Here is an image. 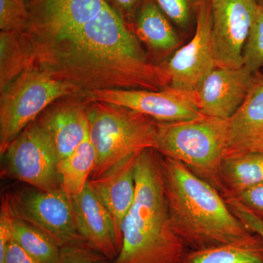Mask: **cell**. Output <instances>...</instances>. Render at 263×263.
I'll return each instance as SVG.
<instances>
[{"mask_svg":"<svg viewBox=\"0 0 263 263\" xmlns=\"http://www.w3.org/2000/svg\"><path fill=\"white\" fill-rule=\"evenodd\" d=\"M33 62L84 95L101 89L160 91L170 86L164 67L149 62L138 38L108 4Z\"/></svg>","mask_w":263,"mask_h":263,"instance_id":"cell-1","label":"cell"},{"mask_svg":"<svg viewBox=\"0 0 263 263\" xmlns=\"http://www.w3.org/2000/svg\"><path fill=\"white\" fill-rule=\"evenodd\" d=\"M162 171L171 224L186 249L262 240L235 216L217 190L181 162L162 155Z\"/></svg>","mask_w":263,"mask_h":263,"instance_id":"cell-2","label":"cell"},{"mask_svg":"<svg viewBox=\"0 0 263 263\" xmlns=\"http://www.w3.org/2000/svg\"><path fill=\"white\" fill-rule=\"evenodd\" d=\"M135 180L136 197L123 221L122 247L113 263H181L188 250L171 224L158 151L138 154Z\"/></svg>","mask_w":263,"mask_h":263,"instance_id":"cell-3","label":"cell"},{"mask_svg":"<svg viewBox=\"0 0 263 263\" xmlns=\"http://www.w3.org/2000/svg\"><path fill=\"white\" fill-rule=\"evenodd\" d=\"M86 102L90 141L96 153L90 179L103 176L121 161L147 148L157 150V122L129 109Z\"/></svg>","mask_w":263,"mask_h":263,"instance_id":"cell-4","label":"cell"},{"mask_svg":"<svg viewBox=\"0 0 263 263\" xmlns=\"http://www.w3.org/2000/svg\"><path fill=\"white\" fill-rule=\"evenodd\" d=\"M228 120L203 117L184 122H157V151L181 162L221 193Z\"/></svg>","mask_w":263,"mask_h":263,"instance_id":"cell-5","label":"cell"},{"mask_svg":"<svg viewBox=\"0 0 263 263\" xmlns=\"http://www.w3.org/2000/svg\"><path fill=\"white\" fill-rule=\"evenodd\" d=\"M84 96L76 86L64 82L41 67L30 65L1 90L0 154L44 110L60 98Z\"/></svg>","mask_w":263,"mask_h":263,"instance_id":"cell-6","label":"cell"},{"mask_svg":"<svg viewBox=\"0 0 263 263\" xmlns=\"http://www.w3.org/2000/svg\"><path fill=\"white\" fill-rule=\"evenodd\" d=\"M28 21L24 34L33 57L70 37L108 5L105 0H26Z\"/></svg>","mask_w":263,"mask_h":263,"instance_id":"cell-7","label":"cell"},{"mask_svg":"<svg viewBox=\"0 0 263 263\" xmlns=\"http://www.w3.org/2000/svg\"><path fill=\"white\" fill-rule=\"evenodd\" d=\"M2 157L4 158L2 175L43 191L61 187L56 148L39 119L19 134Z\"/></svg>","mask_w":263,"mask_h":263,"instance_id":"cell-8","label":"cell"},{"mask_svg":"<svg viewBox=\"0 0 263 263\" xmlns=\"http://www.w3.org/2000/svg\"><path fill=\"white\" fill-rule=\"evenodd\" d=\"M5 195L15 218L42 230L60 248L86 242L78 228L71 197L62 187L51 191L27 188Z\"/></svg>","mask_w":263,"mask_h":263,"instance_id":"cell-9","label":"cell"},{"mask_svg":"<svg viewBox=\"0 0 263 263\" xmlns=\"http://www.w3.org/2000/svg\"><path fill=\"white\" fill-rule=\"evenodd\" d=\"M86 101L103 102L143 114L159 122H179L205 117L195 91L168 86L160 91L101 89L84 95Z\"/></svg>","mask_w":263,"mask_h":263,"instance_id":"cell-10","label":"cell"},{"mask_svg":"<svg viewBox=\"0 0 263 263\" xmlns=\"http://www.w3.org/2000/svg\"><path fill=\"white\" fill-rule=\"evenodd\" d=\"M197 26L191 41L173 55L164 68L170 86L195 91L216 65L210 0L197 5Z\"/></svg>","mask_w":263,"mask_h":263,"instance_id":"cell-11","label":"cell"},{"mask_svg":"<svg viewBox=\"0 0 263 263\" xmlns=\"http://www.w3.org/2000/svg\"><path fill=\"white\" fill-rule=\"evenodd\" d=\"M216 65L238 69L243 66V51L257 0H210Z\"/></svg>","mask_w":263,"mask_h":263,"instance_id":"cell-12","label":"cell"},{"mask_svg":"<svg viewBox=\"0 0 263 263\" xmlns=\"http://www.w3.org/2000/svg\"><path fill=\"white\" fill-rule=\"evenodd\" d=\"M254 74L245 67H216L195 90L200 111L205 117L228 120L233 117L248 94Z\"/></svg>","mask_w":263,"mask_h":263,"instance_id":"cell-13","label":"cell"},{"mask_svg":"<svg viewBox=\"0 0 263 263\" xmlns=\"http://www.w3.org/2000/svg\"><path fill=\"white\" fill-rule=\"evenodd\" d=\"M139 153L129 156L115 164L103 176L88 181L90 187L111 216L119 253L122 243L123 221L130 210L136 197L135 166Z\"/></svg>","mask_w":263,"mask_h":263,"instance_id":"cell-14","label":"cell"},{"mask_svg":"<svg viewBox=\"0 0 263 263\" xmlns=\"http://www.w3.org/2000/svg\"><path fill=\"white\" fill-rule=\"evenodd\" d=\"M78 228L85 241L114 262L119 255L113 219L87 183L82 193L71 197Z\"/></svg>","mask_w":263,"mask_h":263,"instance_id":"cell-15","label":"cell"},{"mask_svg":"<svg viewBox=\"0 0 263 263\" xmlns=\"http://www.w3.org/2000/svg\"><path fill=\"white\" fill-rule=\"evenodd\" d=\"M226 155L254 152L263 143V72L254 74L245 101L228 119Z\"/></svg>","mask_w":263,"mask_h":263,"instance_id":"cell-16","label":"cell"},{"mask_svg":"<svg viewBox=\"0 0 263 263\" xmlns=\"http://www.w3.org/2000/svg\"><path fill=\"white\" fill-rule=\"evenodd\" d=\"M39 120L53 140L59 161L72 153L89 136L86 102L58 104L48 109Z\"/></svg>","mask_w":263,"mask_h":263,"instance_id":"cell-17","label":"cell"},{"mask_svg":"<svg viewBox=\"0 0 263 263\" xmlns=\"http://www.w3.org/2000/svg\"><path fill=\"white\" fill-rule=\"evenodd\" d=\"M223 190L221 195L237 196L254 185L263 182V154H238L223 159L221 167Z\"/></svg>","mask_w":263,"mask_h":263,"instance_id":"cell-18","label":"cell"},{"mask_svg":"<svg viewBox=\"0 0 263 263\" xmlns=\"http://www.w3.org/2000/svg\"><path fill=\"white\" fill-rule=\"evenodd\" d=\"M96 153L88 136L70 155L59 161L57 174L60 185L69 196L82 193L94 170Z\"/></svg>","mask_w":263,"mask_h":263,"instance_id":"cell-19","label":"cell"},{"mask_svg":"<svg viewBox=\"0 0 263 263\" xmlns=\"http://www.w3.org/2000/svg\"><path fill=\"white\" fill-rule=\"evenodd\" d=\"M137 33L142 41L157 51H172L181 43L168 19L152 0L142 6L137 21Z\"/></svg>","mask_w":263,"mask_h":263,"instance_id":"cell-20","label":"cell"},{"mask_svg":"<svg viewBox=\"0 0 263 263\" xmlns=\"http://www.w3.org/2000/svg\"><path fill=\"white\" fill-rule=\"evenodd\" d=\"M0 89L3 90L33 62L32 48L23 32H1Z\"/></svg>","mask_w":263,"mask_h":263,"instance_id":"cell-21","label":"cell"},{"mask_svg":"<svg viewBox=\"0 0 263 263\" xmlns=\"http://www.w3.org/2000/svg\"><path fill=\"white\" fill-rule=\"evenodd\" d=\"M181 263H263V239L187 251Z\"/></svg>","mask_w":263,"mask_h":263,"instance_id":"cell-22","label":"cell"},{"mask_svg":"<svg viewBox=\"0 0 263 263\" xmlns=\"http://www.w3.org/2000/svg\"><path fill=\"white\" fill-rule=\"evenodd\" d=\"M13 240L24 251L42 263H58L61 248L46 233L27 221L14 217L12 226Z\"/></svg>","mask_w":263,"mask_h":263,"instance_id":"cell-23","label":"cell"},{"mask_svg":"<svg viewBox=\"0 0 263 263\" xmlns=\"http://www.w3.org/2000/svg\"><path fill=\"white\" fill-rule=\"evenodd\" d=\"M243 67L252 73L263 68V4L257 3L243 51Z\"/></svg>","mask_w":263,"mask_h":263,"instance_id":"cell-24","label":"cell"},{"mask_svg":"<svg viewBox=\"0 0 263 263\" xmlns=\"http://www.w3.org/2000/svg\"><path fill=\"white\" fill-rule=\"evenodd\" d=\"M28 21L26 0H0L1 32H24Z\"/></svg>","mask_w":263,"mask_h":263,"instance_id":"cell-25","label":"cell"},{"mask_svg":"<svg viewBox=\"0 0 263 263\" xmlns=\"http://www.w3.org/2000/svg\"><path fill=\"white\" fill-rule=\"evenodd\" d=\"M58 263H113L103 254L90 247L86 242L61 248Z\"/></svg>","mask_w":263,"mask_h":263,"instance_id":"cell-26","label":"cell"},{"mask_svg":"<svg viewBox=\"0 0 263 263\" xmlns=\"http://www.w3.org/2000/svg\"><path fill=\"white\" fill-rule=\"evenodd\" d=\"M227 205L235 216L252 233L259 235L263 239V219L251 212L235 197L229 195H222Z\"/></svg>","mask_w":263,"mask_h":263,"instance_id":"cell-27","label":"cell"},{"mask_svg":"<svg viewBox=\"0 0 263 263\" xmlns=\"http://www.w3.org/2000/svg\"><path fill=\"white\" fill-rule=\"evenodd\" d=\"M156 4L167 18L180 27L190 24L191 8L189 0H155Z\"/></svg>","mask_w":263,"mask_h":263,"instance_id":"cell-28","label":"cell"},{"mask_svg":"<svg viewBox=\"0 0 263 263\" xmlns=\"http://www.w3.org/2000/svg\"><path fill=\"white\" fill-rule=\"evenodd\" d=\"M233 197L263 219V182L254 185Z\"/></svg>","mask_w":263,"mask_h":263,"instance_id":"cell-29","label":"cell"},{"mask_svg":"<svg viewBox=\"0 0 263 263\" xmlns=\"http://www.w3.org/2000/svg\"><path fill=\"white\" fill-rule=\"evenodd\" d=\"M0 263H42L27 253L12 238Z\"/></svg>","mask_w":263,"mask_h":263,"instance_id":"cell-30","label":"cell"},{"mask_svg":"<svg viewBox=\"0 0 263 263\" xmlns=\"http://www.w3.org/2000/svg\"><path fill=\"white\" fill-rule=\"evenodd\" d=\"M119 6L126 10H129L138 3V0H115Z\"/></svg>","mask_w":263,"mask_h":263,"instance_id":"cell-31","label":"cell"},{"mask_svg":"<svg viewBox=\"0 0 263 263\" xmlns=\"http://www.w3.org/2000/svg\"><path fill=\"white\" fill-rule=\"evenodd\" d=\"M254 152H259V153L263 154V143L262 144L259 145L258 148H257Z\"/></svg>","mask_w":263,"mask_h":263,"instance_id":"cell-32","label":"cell"},{"mask_svg":"<svg viewBox=\"0 0 263 263\" xmlns=\"http://www.w3.org/2000/svg\"><path fill=\"white\" fill-rule=\"evenodd\" d=\"M259 3H262L263 4V0H257Z\"/></svg>","mask_w":263,"mask_h":263,"instance_id":"cell-33","label":"cell"},{"mask_svg":"<svg viewBox=\"0 0 263 263\" xmlns=\"http://www.w3.org/2000/svg\"><path fill=\"white\" fill-rule=\"evenodd\" d=\"M262 71H263V68H262Z\"/></svg>","mask_w":263,"mask_h":263,"instance_id":"cell-34","label":"cell"},{"mask_svg":"<svg viewBox=\"0 0 263 263\" xmlns=\"http://www.w3.org/2000/svg\"><path fill=\"white\" fill-rule=\"evenodd\" d=\"M262 72H263V71H262Z\"/></svg>","mask_w":263,"mask_h":263,"instance_id":"cell-35","label":"cell"}]
</instances>
